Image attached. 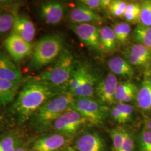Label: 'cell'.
I'll list each match as a JSON object with an SVG mask.
<instances>
[{
	"label": "cell",
	"instance_id": "obj_1",
	"mask_svg": "<svg viewBox=\"0 0 151 151\" xmlns=\"http://www.w3.org/2000/svg\"><path fill=\"white\" fill-rule=\"evenodd\" d=\"M11 104L9 114L17 124L29 122L32 115L50 98L62 92L60 89L32 77L27 79Z\"/></svg>",
	"mask_w": 151,
	"mask_h": 151
},
{
	"label": "cell",
	"instance_id": "obj_2",
	"mask_svg": "<svg viewBox=\"0 0 151 151\" xmlns=\"http://www.w3.org/2000/svg\"><path fill=\"white\" fill-rule=\"evenodd\" d=\"M75 98L67 92H62L49 99L34 113L28 123L38 133H43L51 129L56 119L67 111Z\"/></svg>",
	"mask_w": 151,
	"mask_h": 151
},
{
	"label": "cell",
	"instance_id": "obj_3",
	"mask_svg": "<svg viewBox=\"0 0 151 151\" xmlns=\"http://www.w3.org/2000/svg\"><path fill=\"white\" fill-rule=\"evenodd\" d=\"M65 40L60 34L44 35L33 49L29 63L30 70H38L57 60L63 51Z\"/></svg>",
	"mask_w": 151,
	"mask_h": 151
},
{
	"label": "cell",
	"instance_id": "obj_4",
	"mask_svg": "<svg viewBox=\"0 0 151 151\" xmlns=\"http://www.w3.org/2000/svg\"><path fill=\"white\" fill-rule=\"evenodd\" d=\"M75 59L72 53L65 49L49 70L33 78L55 87H62L70 79L76 68Z\"/></svg>",
	"mask_w": 151,
	"mask_h": 151
},
{
	"label": "cell",
	"instance_id": "obj_5",
	"mask_svg": "<svg viewBox=\"0 0 151 151\" xmlns=\"http://www.w3.org/2000/svg\"><path fill=\"white\" fill-rule=\"evenodd\" d=\"M70 108L78 112L90 125H93L104 124L110 110L108 106L95 98L75 99Z\"/></svg>",
	"mask_w": 151,
	"mask_h": 151
},
{
	"label": "cell",
	"instance_id": "obj_6",
	"mask_svg": "<svg viewBox=\"0 0 151 151\" xmlns=\"http://www.w3.org/2000/svg\"><path fill=\"white\" fill-rule=\"evenodd\" d=\"M88 124L89 122L80 114L69 108L55 120L50 129L54 133L73 139L82 133Z\"/></svg>",
	"mask_w": 151,
	"mask_h": 151
},
{
	"label": "cell",
	"instance_id": "obj_7",
	"mask_svg": "<svg viewBox=\"0 0 151 151\" xmlns=\"http://www.w3.org/2000/svg\"><path fill=\"white\" fill-rule=\"evenodd\" d=\"M125 59L134 68L143 73L145 76H151V51L145 46L133 43L124 53Z\"/></svg>",
	"mask_w": 151,
	"mask_h": 151
},
{
	"label": "cell",
	"instance_id": "obj_8",
	"mask_svg": "<svg viewBox=\"0 0 151 151\" xmlns=\"http://www.w3.org/2000/svg\"><path fill=\"white\" fill-rule=\"evenodd\" d=\"M72 140L58 133L43 134L32 142L31 151H63Z\"/></svg>",
	"mask_w": 151,
	"mask_h": 151
},
{
	"label": "cell",
	"instance_id": "obj_9",
	"mask_svg": "<svg viewBox=\"0 0 151 151\" xmlns=\"http://www.w3.org/2000/svg\"><path fill=\"white\" fill-rule=\"evenodd\" d=\"M118 83L116 76L113 73L99 80L95 88L97 100L105 106H113L116 103L115 95Z\"/></svg>",
	"mask_w": 151,
	"mask_h": 151
},
{
	"label": "cell",
	"instance_id": "obj_10",
	"mask_svg": "<svg viewBox=\"0 0 151 151\" xmlns=\"http://www.w3.org/2000/svg\"><path fill=\"white\" fill-rule=\"evenodd\" d=\"M72 147L76 151H106L107 148L103 137L91 131L83 132L76 137Z\"/></svg>",
	"mask_w": 151,
	"mask_h": 151
},
{
	"label": "cell",
	"instance_id": "obj_11",
	"mask_svg": "<svg viewBox=\"0 0 151 151\" xmlns=\"http://www.w3.org/2000/svg\"><path fill=\"white\" fill-rule=\"evenodd\" d=\"M4 45L12 60L20 61L32 54V44L12 32L4 42Z\"/></svg>",
	"mask_w": 151,
	"mask_h": 151
},
{
	"label": "cell",
	"instance_id": "obj_12",
	"mask_svg": "<svg viewBox=\"0 0 151 151\" xmlns=\"http://www.w3.org/2000/svg\"><path fill=\"white\" fill-rule=\"evenodd\" d=\"M70 30L87 47L100 51L99 27L91 24H70Z\"/></svg>",
	"mask_w": 151,
	"mask_h": 151
},
{
	"label": "cell",
	"instance_id": "obj_13",
	"mask_svg": "<svg viewBox=\"0 0 151 151\" xmlns=\"http://www.w3.org/2000/svg\"><path fill=\"white\" fill-rule=\"evenodd\" d=\"M69 18L72 24H101L104 22V18L83 4L78 2L69 14Z\"/></svg>",
	"mask_w": 151,
	"mask_h": 151
},
{
	"label": "cell",
	"instance_id": "obj_14",
	"mask_svg": "<svg viewBox=\"0 0 151 151\" xmlns=\"http://www.w3.org/2000/svg\"><path fill=\"white\" fill-rule=\"evenodd\" d=\"M65 6L60 1L44 2L39 7L40 16L49 25H57L61 22L65 15Z\"/></svg>",
	"mask_w": 151,
	"mask_h": 151
},
{
	"label": "cell",
	"instance_id": "obj_15",
	"mask_svg": "<svg viewBox=\"0 0 151 151\" xmlns=\"http://www.w3.org/2000/svg\"><path fill=\"white\" fill-rule=\"evenodd\" d=\"M12 29L13 32L25 41L32 43L35 35V27L33 22L28 16L17 12Z\"/></svg>",
	"mask_w": 151,
	"mask_h": 151
},
{
	"label": "cell",
	"instance_id": "obj_16",
	"mask_svg": "<svg viewBox=\"0 0 151 151\" xmlns=\"http://www.w3.org/2000/svg\"><path fill=\"white\" fill-rule=\"evenodd\" d=\"M0 78L5 80L22 82V73L15 63L0 50Z\"/></svg>",
	"mask_w": 151,
	"mask_h": 151
},
{
	"label": "cell",
	"instance_id": "obj_17",
	"mask_svg": "<svg viewBox=\"0 0 151 151\" xmlns=\"http://www.w3.org/2000/svg\"><path fill=\"white\" fill-rule=\"evenodd\" d=\"M100 51L104 54H112L119 48V43L113 29L108 26L99 27Z\"/></svg>",
	"mask_w": 151,
	"mask_h": 151
},
{
	"label": "cell",
	"instance_id": "obj_18",
	"mask_svg": "<svg viewBox=\"0 0 151 151\" xmlns=\"http://www.w3.org/2000/svg\"><path fill=\"white\" fill-rule=\"evenodd\" d=\"M138 91L137 86L129 80L120 82L116 89L115 101L129 104L135 101Z\"/></svg>",
	"mask_w": 151,
	"mask_h": 151
},
{
	"label": "cell",
	"instance_id": "obj_19",
	"mask_svg": "<svg viewBox=\"0 0 151 151\" xmlns=\"http://www.w3.org/2000/svg\"><path fill=\"white\" fill-rule=\"evenodd\" d=\"M22 82H14L0 78V105L5 107L16 98Z\"/></svg>",
	"mask_w": 151,
	"mask_h": 151
},
{
	"label": "cell",
	"instance_id": "obj_20",
	"mask_svg": "<svg viewBox=\"0 0 151 151\" xmlns=\"http://www.w3.org/2000/svg\"><path fill=\"white\" fill-rule=\"evenodd\" d=\"M135 101L138 108L143 112L151 111V76H145L137 93Z\"/></svg>",
	"mask_w": 151,
	"mask_h": 151
},
{
	"label": "cell",
	"instance_id": "obj_21",
	"mask_svg": "<svg viewBox=\"0 0 151 151\" xmlns=\"http://www.w3.org/2000/svg\"><path fill=\"white\" fill-rule=\"evenodd\" d=\"M108 67L114 75L125 78H132L134 76V68L128 60L121 57L115 56L108 61Z\"/></svg>",
	"mask_w": 151,
	"mask_h": 151
},
{
	"label": "cell",
	"instance_id": "obj_22",
	"mask_svg": "<svg viewBox=\"0 0 151 151\" xmlns=\"http://www.w3.org/2000/svg\"><path fill=\"white\" fill-rule=\"evenodd\" d=\"M99 80L97 75L89 70L81 86L72 95L75 99L94 98L95 88Z\"/></svg>",
	"mask_w": 151,
	"mask_h": 151
},
{
	"label": "cell",
	"instance_id": "obj_23",
	"mask_svg": "<svg viewBox=\"0 0 151 151\" xmlns=\"http://www.w3.org/2000/svg\"><path fill=\"white\" fill-rule=\"evenodd\" d=\"M89 70L86 65H80L76 67L70 79L60 88L61 91L73 95L81 86Z\"/></svg>",
	"mask_w": 151,
	"mask_h": 151
},
{
	"label": "cell",
	"instance_id": "obj_24",
	"mask_svg": "<svg viewBox=\"0 0 151 151\" xmlns=\"http://www.w3.org/2000/svg\"><path fill=\"white\" fill-rule=\"evenodd\" d=\"M23 144L20 134L11 132L0 137V151H16Z\"/></svg>",
	"mask_w": 151,
	"mask_h": 151
},
{
	"label": "cell",
	"instance_id": "obj_25",
	"mask_svg": "<svg viewBox=\"0 0 151 151\" xmlns=\"http://www.w3.org/2000/svg\"><path fill=\"white\" fill-rule=\"evenodd\" d=\"M132 40L134 43L142 45L151 51V27L138 24L132 33Z\"/></svg>",
	"mask_w": 151,
	"mask_h": 151
},
{
	"label": "cell",
	"instance_id": "obj_26",
	"mask_svg": "<svg viewBox=\"0 0 151 151\" xmlns=\"http://www.w3.org/2000/svg\"><path fill=\"white\" fill-rule=\"evenodd\" d=\"M141 4L139 2H130L127 4L124 12L126 22L132 24H139L140 21Z\"/></svg>",
	"mask_w": 151,
	"mask_h": 151
},
{
	"label": "cell",
	"instance_id": "obj_27",
	"mask_svg": "<svg viewBox=\"0 0 151 151\" xmlns=\"http://www.w3.org/2000/svg\"><path fill=\"white\" fill-rule=\"evenodd\" d=\"M17 13L16 8L11 11L0 12V34L9 32L13 29Z\"/></svg>",
	"mask_w": 151,
	"mask_h": 151
},
{
	"label": "cell",
	"instance_id": "obj_28",
	"mask_svg": "<svg viewBox=\"0 0 151 151\" xmlns=\"http://www.w3.org/2000/svg\"><path fill=\"white\" fill-rule=\"evenodd\" d=\"M119 43H126L129 38L131 27L129 24L125 22H120L114 24L111 27Z\"/></svg>",
	"mask_w": 151,
	"mask_h": 151
},
{
	"label": "cell",
	"instance_id": "obj_29",
	"mask_svg": "<svg viewBox=\"0 0 151 151\" xmlns=\"http://www.w3.org/2000/svg\"><path fill=\"white\" fill-rule=\"evenodd\" d=\"M126 128L116 127L109 131L113 142V151H121L124 143Z\"/></svg>",
	"mask_w": 151,
	"mask_h": 151
},
{
	"label": "cell",
	"instance_id": "obj_30",
	"mask_svg": "<svg viewBox=\"0 0 151 151\" xmlns=\"http://www.w3.org/2000/svg\"><path fill=\"white\" fill-rule=\"evenodd\" d=\"M137 151H151V130L145 128L137 137Z\"/></svg>",
	"mask_w": 151,
	"mask_h": 151
},
{
	"label": "cell",
	"instance_id": "obj_31",
	"mask_svg": "<svg viewBox=\"0 0 151 151\" xmlns=\"http://www.w3.org/2000/svg\"><path fill=\"white\" fill-rule=\"evenodd\" d=\"M140 21L141 25L151 27V0H145L140 2Z\"/></svg>",
	"mask_w": 151,
	"mask_h": 151
},
{
	"label": "cell",
	"instance_id": "obj_32",
	"mask_svg": "<svg viewBox=\"0 0 151 151\" xmlns=\"http://www.w3.org/2000/svg\"><path fill=\"white\" fill-rule=\"evenodd\" d=\"M128 2L121 0L111 1L108 7V12L114 17H124V12L126 10Z\"/></svg>",
	"mask_w": 151,
	"mask_h": 151
},
{
	"label": "cell",
	"instance_id": "obj_33",
	"mask_svg": "<svg viewBox=\"0 0 151 151\" xmlns=\"http://www.w3.org/2000/svg\"><path fill=\"white\" fill-rule=\"evenodd\" d=\"M114 106L122 113L127 123L130 122L132 120L134 115V109L132 105L129 104L119 103L116 104Z\"/></svg>",
	"mask_w": 151,
	"mask_h": 151
},
{
	"label": "cell",
	"instance_id": "obj_34",
	"mask_svg": "<svg viewBox=\"0 0 151 151\" xmlns=\"http://www.w3.org/2000/svg\"><path fill=\"white\" fill-rule=\"evenodd\" d=\"M135 140L133 134L129 130H125L124 143L121 151H135Z\"/></svg>",
	"mask_w": 151,
	"mask_h": 151
},
{
	"label": "cell",
	"instance_id": "obj_35",
	"mask_svg": "<svg viewBox=\"0 0 151 151\" xmlns=\"http://www.w3.org/2000/svg\"><path fill=\"white\" fill-rule=\"evenodd\" d=\"M110 115H111V116L112 117L114 121H115L119 124L127 123L122 113L115 106H113V107L110 109Z\"/></svg>",
	"mask_w": 151,
	"mask_h": 151
},
{
	"label": "cell",
	"instance_id": "obj_36",
	"mask_svg": "<svg viewBox=\"0 0 151 151\" xmlns=\"http://www.w3.org/2000/svg\"><path fill=\"white\" fill-rule=\"evenodd\" d=\"M80 2L93 11L102 10L101 0H81Z\"/></svg>",
	"mask_w": 151,
	"mask_h": 151
},
{
	"label": "cell",
	"instance_id": "obj_37",
	"mask_svg": "<svg viewBox=\"0 0 151 151\" xmlns=\"http://www.w3.org/2000/svg\"><path fill=\"white\" fill-rule=\"evenodd\" d=\"M6 118L4 114L0 110V131L4 128L6 124Z\"/></svg>",
	"mask_w": 151,
	"mask_h": 151
},
{
	"label": "cell",
	"instance_id": "obj_38",
	"mask_svg": "<svg viewBox=\"0 0 151 151\" xmlns=\"http://www.w3.org/2000/svg\"><path fill=\"white\" fill-rule=\"evenodd\" d=\"M11 2L9 1H0V9L7 7V6L10 5Z\"/></svg>",
	"mask_w": 151,
	"mask_h": 151
},
{
	"label": "cell",
	"instance_id": "obj_39",
	"mask_svg": "<svg viewBox=\"0 0 151 151\" xmlns=\"http://www.w3.org/2000/svg\"><path fill=\"white\" fill-rule=\"evenodd\" d=\"M16 151H27V147L25 144H22Z\"/></svg>",
	"mask_w": 151,
	"mask_h": 151
},
{
	"label": "cell",
	"instance_id": "obj_40",
	"mask_svg": "<svg viewBox=\"0 0 151 151\" xmlns=\"http://www.w3.org/2000/svg\"><path fill=\"white\" fill-rule=\"evenodd\" d=\"M146 129L151 130V120L150 119L149 121H148L147 122L146 124V127H145Z\"/></svg>",
	"mask_w": 151,
	"mask_h": 151
},
{
	"label": "cell",
	"instance_id": "obj_41",
	"mask_svg": "<svg viewBox=\"0 0 151 151\" xmlns=\"http://www.w3.org/2000/svg\"><path fill=\"white\" fill-rule=\"evenodd\" d=\"M66 151H76L73 148V147L72 146H68L66 148Z\"/></svg>",
	"mask_w": 151,
	"mask_h": 151
},
{
	"label": "cell",
	"instance_id": "obj_42",
	"mask_svg": "<svg viewBox=\"0 0 151 151\" xmlns=\"http://www.w3.org/2000/svg\"><path fill=\"white\" fill-rule=\"evenodd\" d=\"M66 151V148H65V150H63V151Z\"/></svg>",
	"mask_w": 151,
	"mask_h": 151
},
{
	"label": "cell",
	"instance_id": "obj_43",
	"mask_svg": "<svg viewBox=\"0 0 151 151\" xmlns=\"http://www.w3.org/2000/svg\"></svg>",
	"mask_w": 151,
	"mask_h": 151
}]
</instances>
